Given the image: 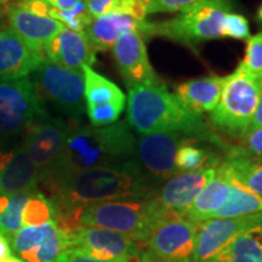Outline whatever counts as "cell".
Returning a JSON list of instances; mask_svg holds the SVG:
<instances>
[{"instance_id":"obj_18","label":"cell","mask_w":262,"mask_h":262,"mask_svg":"<svg viewBox=\"0 0 262 262\" xmlns=\"http://www.w3.org/2000/svg\"><path fill=\"white\" fill-rule=\"evenodd\" d=\"M39 175L22 143L0 141V194L38 189Z\"/></svg>"},{"instance_id":"obj_19","label":"cell","mask_w":262,"mask_h":262,"mask_svg":"<svg viewBox=\"0 0 262 262\" xmlns=\"http://www.w3.org/2000/svg\"><path fill=\"white\" fill-rule=\"evenodd\" d=\"M44 52L32 49L19 35L6 27L0 31V79L28 77L42 61Z\"/></svg>"},{"instance_id":"obj_20","label":"cell","mask_w":262,"mask_h":262,"mask_svg":"<svg viewBox=\"0 0 262 262\" xmlns=\"http://www.w3.org/2000/svg\"><path fill=\"white\" fill-rule=\"evenodd\" d=\"M45 60L73 71L91 67L96 61V51L85 33L63 27L45 45Z\"/></svg>"},{"instance_id":"obj_34","label":"cell","mask_w":262,"mask_h":262,"mask_svg":"<svg viewBox=\"0 0 262 262\" xmlns=\"http://www.w3.org/2000/svg\"><path fill=\"white\" fill-rule=\"evenodd\" d=\"M203 0H150L147 5V15L180 12Z\"/></svg>"},{"instance_id":"obj_45","label":"cell","mask_w":262,"mask_h":262,"mask_svg":"<svg viewBox=\"0 0 262 262\" xmlns=\"http://www.w3.org/2000/svg\"><path fill=\"white\" fill-rule=\"evenodd\" d=\"M9 0H0V5H3V4H5V3H8Z\"/></svg>"},{"instance_id":"obj_11","label":"cell","mask_w":262,"mask_h":262,"mask_svg":"<svg viewBox=\"0 0 262 262\" xmlns=\"http://www.w3.org/2000/svg\"><path fill=\"white\" fill-rule=\"evenodd\" d=\"M71 232L51 220L40 226L22 227L9 238L12 253L25 262H56L71 248Z\"/></svg>"},{"instance_id":"obj_16","label":"cell","mask_w":262,"mask_h":262,"mask_svg":"<svg viewBox=\"0 0 262 262\" xmlns=\"http://www.w3.org/2000/svg\"><path fill=\"white\" fill-rule=\"evenodd\" d=\"M216 169L217 166H205L195 171L179 172L166 180L153 195L166 217H185L202 189L214 178Z\"/></svg>"},{"instance_id":"obj_32","label":"cell","mask_w":262,"mask_h":262,"mask_svg":"<svg viewBox=\"0 0 262 262\" xmlns=\"http://www.w3.org/2000/svg\"><path fill=\"white\" fill-rule=\"evenodd\" d=\"M239 64L249 74L262 81V31L248 39L244 58Z\"/></svg>"},{"instance_id":"obj_9","label":"cell","mask_w":262,"mask_h":262,"mask_svg":"<svg viewBox=\"0 0 262 262\" xmlns=\"http://www.w3.org/2000/svg\"><path fill=\"white\" fill-rule=\"evenodd\" d=\"M71 124L47 113L34 120L24 134L22 147L37 169L39 183H45L63 153Z\"/></svg>"},{"instance_id":"obj_3","label":"cell","mask_w":262,"mask_h":262,"mask_svg":"<svg viewBox=\"0 0 262 262\" xmlns=\"http://www.w3.org/2000/svg\"><path fill=\"white\" fill-rule=\"evenodd\" d=\"M135 156L136 136L126 120L101 127L71 124L60 162L44 185L51 191L72 173L126 163Z\"/></svg>"},{"instance_id":"obj_10","label":"cell","mask_w":262,"mask_h":262,"mask_svg":"<svg viewBox=\"0 0 262 262\" xmlns=\"http://www.w3.org/2000/svg\"><path fill=\"white\" fill-rule=\"evenodd\" d=\"M196 229L186 217L159 222L141 247V262H193Z\"/></svg>"},{"instance_id":"obj_37","label":"cell","mask_w":262,"mask_h":262,"mask_svg":"<svg viewBox=\"0 0 262 262\" xmlns=\"http://www.w3.org/2000/svg\"><path fill=\"white\" fill-rule=\"evenodd\" d=\"M56 262H104L97 258L91 257L90 255H88L84 251H81L80 249L77 248H70L67 250H64L60 256L57 257ZM130 262H141V258H136V260L130 261Z\"/></svg>"},{"instance_id":"obj_29","label":"cell","mask_w":262,"mask_h":262,"mask_svg":"<svg viewBox=\"0 0 262 262\" xmlns=\"http://www.w3.org/2000/svg\"><path fill=\"white\" fill-rule=\"evenodd\" d=\"M32 192L34 191L0 194V234L10 238L24 227L22 211Z\"/></svg>"},{"instance_id":"obj_5","label":"cell","mask_w":262,"mask_h":262,"mask_svg":"<svg viewBox=\"0 0 262 262\" xmlns=\"http://www.w3.org/2000/svg\"><path fill=\"white\" fill-rule=\"evenodd\" d=\"M262 81L238 66L226 77L220 101L209 113L210 126L220 136L241 140L256 111Z\"/></svg>"},{"instance_id":"obj_38","label":"cell","mask_w":262,"mask_h":262,"mask_svg":"<svg viewBox=\"0 0 262 262\" xmlns=\"http://www.w3.org/2000/svg\"><path fill=\"white\" fill-rule=\"evenodd\" d=\"M18 4L27 9L28 11L33 12V14L50 17L52 6L49 3V0H19Z\"/></svg>"},{"instance_id":"obj_6","label":"cell","mask_w":262,"mask_h":262,"mask_svg":"<svg viewBox=\"0 0 262 262\" xmlns=\"http://www.w3.org/2000/svg\"><path fill=\"white\" fill-rule=\"evenodd\" d=\"M233 11L232 0H203L178 12L175 17L150 22L149 35H158L186 47L222 38L225 16Z\"/></svg>"},{"instance_id":"obj_24","label":"cell","mask_w":262,"mask_h":262,"mask_svg":"<svg viewBox=\"0 0 262 262\" xmlns=\"http://www.w3.org/2000/svg\"><path fill=\"white\" fill-rule=\"evenodd\" d=\"M226 77L219 75L183 81L175 88V95L193 112L210 113L220 101Z\"/></svg>"},{"instance_id":"obj_7","label":"cell","mask_w":262,"mask_h":262,"mask_svg":"<svg viewBox=\"0 0 262 262\" xmlns=\"http://www.w3.org/2000/svg\"><path fill=\"white\" fill-rule=\"evenodd\" d=\"M40 102L49 103L67 118L70 124H81L85 114L84 77L73 71L44 60L31 74Z\"/></svg>"},{"instance_id":"obj_33","label":"cell","mask_w":262,"mask_h":262,"mask_svg":"<svg viewBox=\"0 0 262 262\" xmlns=\"http://www.w3.org/2000/svg\"><path fill=\"white\" fill-rule=\"evenodd\" d=\"M222 38H232L238 40H248L251 37L249 21L243 15L237 12H228L225 16L221 28Z\"/></svg>"},{"instance_id":"obj_30","label":"cell","mask_w":262,"mask_h":262,"mask_svg":"<svg viewBox=\"0 0 262 262\" xmlns=\"http://www.w3.org/2000/svg\"><path fill=\"white\" fill-rule=\"evenodd\" d=\"M55 209L50 199L38 191L32 192L24 211H22V224L24 227L40 226L54 220Z\"/></svg>"},{"instance_id":"obj_17","label":"cell","mask_w":262,"mask_h":262,"mask_svg":"<svg viewBox=\"0 0 262 262\" xmlns=\"http://www.w3.org/2000/svg\"><path fill=\"white\" fill-rule=\"evenodd\" d=\"M262 222L261 214L211 219L198 225L193 262H214L235 235Z\"/></svg>"},{"instance_id":"obj_21","label":"cell","mask_w":262,"mask_h":262,"mask_svg":"<svg viewBox=\"0 0 262 262\" xmlns=\"http://www.w3.org/2000/svg\"><path fill=\"white\" fill-rule=\"evenodd\" d=\"M6 19L10 29L24 39L32 49L40 52H44L45 45L64 27L49 16L33 14L18 3L6 6Z\"/></svg>"},{"instance_id":"obj_13","label":"cell","mask_w":262,"mask_h":262,"mask_svg":"<svg viewBox=\"0 0 262 262\" xmlns=\"http://www.w3.org/2000/svg\"><path fill=\"white\" fill-rule=\"evenodd\" d=\"M71 248L80 249L104 262H130L141 255V247L127 235L111 229L77 227L71 232Z\"/></svg>"},{"instance_id":"obj_46","label":"cell","mask_w":262,"mask_h":262,"mask_svg":"<svg viewBox=\"0 0 262 262\" xmlns=\"http://www.w3.org/2000/svg\"><path fill=\"white\" fill-rule=\"evenodd\" d=\"M141 2H143V3H145L146 5H148V3L150 2V0H141Z\"/></svg>"},{"instance_id":"obj_41","label":"cell","mask_w":262,"mask_h":262,"mask_svg":"<svg viewBox=\"0 0 262 262\" xmlns=\"http://www.w3.org/2000/svg\"><path fill=\"white\" fill-rule=\"evenodd\" d=\"M12 250L11 245H10L9 237H6L4 234H0V261H3L4 258L11 256Z\"/></svg>"},{"instance_id":"obj_15","label":"cell","mask_w":262,"mask_h":262,"mask_svg":"<svg viewBox=\"0 0 262 262\" xmlns=\"http://www.w3.org/2000/svg\"><path fill=\"white\" fill-rule=\"evenodd\" d=\"M113 58L127 89L163 84L147 55L145 37L139 32L120 35L112 47Z\"/></svg>"},{"instance_id":"obj_25","label":"cell","mask_w":262,"mask_h":262,"mask_svg":"<svg viewBox=\"0 0 262 262\" xmlns=\"http://www.w3.org/2000/svg\"><path fill=\"white\" fill-rule=\"evenodd\" d=\"M221 165L227 171L229 178L262 196V162L248 157L238 145L221 160Z\"/></svg>"},{"instance_id":"obj_2","label":"cell","mask_w":262,"mask_h":262,"mask_svg":"<svg viewBox=\"0 0 262 262\" xmlns=\"http://www.w3.org/2000/svg\"><path fill=\"white\" fill-rule=\"evenodd\" d=\"M126 123L137 135L181 133L203 143L215 146L225 156L234 147L206 123L203 114L189 110L164 84L143 85L129 89Z\"/></svg>"},{"instance_id":"obj_4","label":"cell","mask_w":262,"mask_h":262,"mask_svg":"<svg viewBox=\"0 0 262 262\" xmlns=\"http://www.w3.org/2000/svg\"><path fill=\"white\" fill-rule=\"evenodd\" d=\"M164 220L168 217L155 196L118 199L84 206L74 216L72 231L80 226L111 229L127 235L142 247L153 228Z\"/></svg>"},{"instance_id":"obj_44","label":"cell","mask_w":262,"mask_h":262,"mask_svg":"<svg viewBox=\"0 0 262 262\" xmlns=\"http://www.w3.org/2000/svg\"><path fill=\"white\" fill-rule=\"evenodd\" d=\"M257 18H258V21L262 24V4L260 5V8L257 9Z\"/></svg>"},{"instance_id":"obj_14","label":"cell","mask_w":262,"mask_h":262,"mask_svg":"<svg viewBox=\"0 0 262 262\" xmlns=\"http://www.w3.org/2000/svg\"><path fill=\"white\" fill-rule=\"evenodd\" d=\"M81 72L84 77L85 113L91 125L101 127L118 122L126 104L123 91L89 66H84Z\"/></svg>"},{"instance_id":"obj_26","label":"cell","mask_w":262,"mask_h":262,"mask_svg":"<svg viewBox=\"0 0 262 262\" xmlns=\"http://www.w3.org/2000/svg\"><path fill=\"white\" fill-rule=\"evenodd\" d=\"M214 262H262V222L235 235Z\"/></svg>"},{"instance_id":"obj_39","label":"cell","mask_w":262,"mask_h":262,"mask_svg":"<svg viewBox=\"0 0 262 262\" xmlns=\"http://www.w3.org/2000/svg\"><path fill=\"white\" fill-rule=\"evenodd\" d=\"M258 127H262V83H261L260 97H258V102H257L256 111H255L253 120H251L250 125H249L247 131L254 130V129H258Z\"/></svg>"},{"instance_id":"obj_27","label":"cell","mask_w":262,"mask_h":262,"mask_svg":"<svg viewBox=\"0 0 262 262\" xmlns=\"http://www.w3.org/2000/svg\"><path fill=\"white\" fill-rule=\"evenodd\" d=\"M261 212L262 196L250 192L231 179V191L227 202L216 212L214 219L241 217V216L261 214Z\"/></svg>"},{"instance_id":"obj_28","label":"cell","mask_w":262,"mask_h":262,"mask_svg":"<svg viewBox=\"0 0 262 262\" xmlns=\"http://www.w3.org/2000/svg\"><path fill=\"white\" fill-rule=\"evenodd\" d=\"M201 141L188 139L179 147L175 157V166L178 172H189L203 169L205 166H219L221 158L214 150L199 145Z\"/></svg>"},{"instance_id":"obj_31","label":"cell","mask_w":262,"mask_h":262,"mask_svg":"<svg viewBox=\"0 0 262 262\" xmlns=\"http://www.w3.org/2000/svg\"><path fill=\"white\" fill-rule=\"evenodd\" d=\"M50 17L60 22L66 28L72 29L74 32H85V29L89 27V25L93 21V17L88 11L86 5L84 0L74 5L73 8L66 11L52 9L50 12Z\"/></svg>"},{"instance_id":"obj_43","label":"cell","mask_w":262,"mask_h":262,"mask_svg":"<svg viewBox=\"0 0 262 262\" xmlns=\"http://www.w3.org/2000/svg\"><path fill=\"white\" fill-rule=\"evenodd\" d=\"M0 262H25V261H22L21 258L17 257V256H12V255H11V256L4 258V260L0 261Z\"/></svg>"},{"instance_id":"obj_42","label":"cell","mask_w":262,"mask_h":262,"mask_svg":"<svg viewBox=\"0 0 262 262\" xmlns=\"http://www.w3.org/2000/svg\"><path fill=\"white\" fill-rule=\"evenodd\" d=\"M8 27V19H6V6H0V31Z\"/></svg>"},{"instance_id":"obj_12","label":"cell","mask_w":262,"mask_h":262,"mask_svg":"<svg viewBox=\"0 0 262 262\" xmlns=\"http://www.w3.org/2000/svg\"><path fill=\"white\" fill-rule=\"evenodd\" d=\"M193 139L181 133H155L136 137V162L152 181H166L178 172L175 157L185 141Z\"/></svg>"},{"instance_id":"obj_35","label":"cell","mask_w":262,"mask_h":262,"mask_svg":"<svg viewBox=\"0 0 262 262\" xmlns=\"http://www.w3.org/2000/svg\"><path fill=\"white\" fill-rule=\"evenodd\" d=\"M238 146L248 157L262 162V127L247 131Z\"/></svg>"},{"instance_id":"obj_1","label":"cell","mask_w":262,"mask_h":262,"mask_svg":"<svg viewBox=\"0 0 262 262\" xmlns=\"http://www.w3.org/2000/svg\"><path fill=\"white\" fill-rule=\"evenodd\" d=\"M157 191L156 182L142 171L136 159L81 170L67 176L50 191L54 220L71 232L74 216L84 206L118 199L152 198Z\"/></svg>"},{"instance_id":"obj_8","label":"cell","mask_w":262,"mask_h":262,"mask_svg":"<svg viewBox=\"0 0 262 262\" xmlns=\"http://www.w3.org/2000/svg\"><path fill=\"white\" fill-rule=\"evenodd\" d=\"M47 113L31 78L0 79V141L22 137L34 120Z\"/></svg>"},{"instance_id":"obj_22","label":"cell","mask_w":262,"mask_h":262,"mask_svg":"<svg viewBox=\"0 0 262 262\" xmlns=\"http://www.w3.org/2000/svg\"><path fill=\"white\" fill-rule=\"evenodd\" d=\"M150 22L140 21L122 12L113 11L101 17L93 18L85 35L89 39L95 51H107L120 35L127 32H139L143 37H148Z\"/></svg>"},{"instance_id":"obj_23","label":"cell","mask_w":262,"mask_h":262,"mask_svg":"<svg viewBox=\"0 0 262 262\" xmlns=\"http://www.w3.org/2000/svg\"><path fill=\"white\" fill-rule=\"evenodd\" d=\"M229 191H231V179L220 163L214 178L202 189L185 217L196 225L206 220H211L216 212L227 202Z\"/></svg>"},{"instance_id":"obj_40","label":"cell","mask_w":262,"mask_h":262,"mask_svg":"<svg viewBox=\"0 0 262 262\" xmlns=\"http://www.w3.org/2000/svg\"><path fill=\"white\" fill-rule=\"evenodd\" d=\"M79 2H81V0H49L52 9L60 10V11L70 10L73 8L74 5H77Z\"/></svg>"},{"instance_id":"obj_36","label":"cell","mask_w":262,"mask_h":262,"mask_svg":"<svg viewBox=\"0 0 262 262\" xmlns=\"http://www.w3.org/2000/svg\"><path fill=\"white\" fill-rule=\"evenodd\" d=\"M84 2L91 17L97 18L116 11L120 0H84Z\"/></svg>"}]
</instances>
